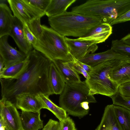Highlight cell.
I'll use <instances>...</instances> for the list:
<instances>
[{
    "label": "cell",
    "instance_id": "836d02e7",
    "mask_svg": "<svg viewBox=\"0 0 130 130\" xmlns=\"http://www.w3.org/2000/svg\"><path fill=\"white\" fill-rule=\"evenodd\" d=\"M130 21V10L113 21L110 25H112Z\"/></svg>",
    "mask_w": 130,
    "mask_h": 130
},
{
    "label": "cell",
    "instance_id": "2e32d148",
    "mask_svg": "<svg viewBox=\"0 0 130 130\" xmlns=\"http://www.w3.org/2000/svg\"><path fill=\"white\" fill-rule=\"evenodd\" d=\"M48 81L52 94H60L63 90L66 83L52 61L49 67Z\"/></svg>",
    "mask_w": 130,
    "mask_h": 130
},
{
    "label": "cell",
    "instance_id": "7402d4cb",
    "mask_svg": "<svg viewBox=\"0 0 130 130\" xmlns=\"http://www.w3.org/2000/svg\"><path fill=\"white\" fill-rule=\"evenodd\" d=\"M13 16L23 24L27 23L31 18L20 0H7Z\"/></svg>",
    "mask_w": 130,
    "mask_h": 130
},
{
    "label": "cell",
    "instance_id": "f1b7e54d",
    "mask_svg": "<svg viewBox=\"0 0 130 130\" xmlns=\"http://www.w3.org/2000/svg\"><path fill=\"white\" fill-rule=\"evenodd\" d=\"M95 130H111L108 112L105 109L101 121Z\"/></svg>",
    "mask_w": 130,
    "mask_h": 130
},
{
    "label": "cell",
    "instance_id": "9c48e42d",
    "mask_svg": "<svg viewBox=\"0 0 130 130\" xmlns=\"http://www.w3.org/2000/svg\"><path fill=\"white\" fill-rule=\"evenodd\" d=\"M8 36L5 35L0 38V56L5 61V65L4 68L24 60L27 55L13 47L9 44L8 42Z\"/></svg>",
    "mask_w": 130,
    "mask_h": 130
},
{
    "label": "cell",
    "instance_id": "1f68e13d",
    "mask_svg": "<svg viewBox=\"0 0 130 130\" xmlns=\"http://www.w3.org/2000/svg\"><path fill=\"white\" fill-rule=\"evenodd\" d=\"M29 4L38 9L45 12L51 0H26Z\"/></svg>",
    "mask_w": 130,
    "mask_h": 130
},
{
    "label": "cell",
    "instance_id": "4dcf8cb0",
    "mask_svg": "<svg viewBox=\"0 0 130 130\" xmlns=\"http://www.w3.org/2000/svg\"><path fill=\"white\" fill-rule=\"evenodd\" d=\"M23 30L25 37L28 41L32 46L35 45L38 39L31 31L26 23L23 24Z\"/></svg>",
    "mask_w": 130,
    "mask_h": 130
},
{
    "label": "cell",
    "instance_id": "484cf974",
    "mask_svg": "<svg viewBox=\"0 0 130 130\" xmlns=\"http://www.w3.org/2000/svg\"><path fill=\"white\" fill-rule=\"evenodd\" d=\"M41 18L31 19L27 23L29 29L37 39L41 36L43 31L41 24Z\"/></svg>",
    "mask_w": 130,
    "mask_h": 130
},
{
    "label": "cell",
    "instance_id": "5b68a950",
    "mask_svg": "<svg viewBox=\"0 0 130 130\" xmlns=\"http://www.w3.org/2000/svg\"><path fill=\"white\" fill-rule=\"evenodd\" d=\"M43 32L32 46L35 50L43 54L51 61L60 60L73 62L74 59L71 55L65 37L45 25H42Z\"/></svg>",
    "mask_w": 130,
    "mask_h": 130
},
{
    "label": "cell",
    "instance_id": "6da1fadb",
    "mask_svg": "<svg viewBox=\"0 0 130 130\" xmlns=\"http://www.w3.org/2000/svg\"><path fill=\"white\" fill-rule=\"evenodd\" d=\"M27 55L29 64L19 76L16 79H0L2 97L13 103L16 96L22 93L52 95L48 81V70L52 61L34 49Z\"/></svg>",
    "mask_w": 130,
    "mask_h": 130
},
{
    "label": "cell",
    "instance_id": "8fae6325",
    "mask_svg": "<svg viewBox=\"0 0 130 130\" xmlns=\"http://www.w3.org/2000/svg\"><path fill=\"white\" fill-rule=\"evenodd\" d=\"M130 60L128 56L116 52L111 49L104 52L89 54L83 59L78 60L91 67L110 60Z\"/></svg>",
    "mask_w": 130,
    "mask_h": 130
},
{
    "label": "cell",
    "instance_id": "f35d334b",
    "mask_svg": "<svg viewBox=\"0 0 130 130\" xmlns=\"http://www.w3.org/2000/svg\"><path fill=\"white\" fill-rule=\"evenodd\" d=\"M5 63L1 57L0 56V72L3 70L5 67Z\"/></svg>",
    "mask_w": 130,
    "mask_h": 130
},
{
    "label": "cell",
    "instance_id": "ac0fdd59",
    "mask_svg": "<svg viewBox=\"0 0 130 130\" xmlns=\"http://www.w3.org/2000/svg\"><path fill=\"white\" fill-rule=\"evenodd\" d=\"M29 62L27 55L24 60L17 62L5 68L0 72V79H16L26 69Z\"/></svg>",
    "mask_w": 130,
    "mask_h": 130
},
{
    "label": "cell",
    "instance_id": "e0dca14e",
    "mask_svg": "<svg viewBox=\"0 0 130 130\" xmlns=\"http://www.w3.org/2000/svg\"><path fill=\"white\" fill-rule=\"evenodd\" d=\"M21 119L23 130H38L43 128V121L40 118V112L22 111Z\"/></svg>",
    "mask_w": 130,
    "mask_h": 130
},
{
    "label": "cell",
    "instance_id": "3957f363",
    "mask_svg": "<svg viewBox=\"0 0 130 130\" xmlns=\"http://www.w3.org/2000/svg\"><path fill=\"white\" fill-rule=\"evenodd\" d=\"M90 90L85 81L66 83L63 90L60 94V106L69 115L79 118H83L89 112L83 107L84 102H97L94 95L90 93Z\"/></svg>",
    "mask_w": 130,
    "mask_h": 130
},
{
    "label": "cell",
    "instance_id": "d590c367",
    "mask_svg": "<svg viewBox=\"0 0 130 130\" xmlns=\"http://www.w3.org/2000/svg\"><path fill=\"white\" fill-rule=\"evenodd\" d=\"M72 64L73 68L78 73L82 74L86 79L89 78V74L78 64L76 60L74 59Z\"/></svg>",
    "mask_w": 130,
    "mask_h": 130
},
{
    "label": "cell",
    "instance_id": "e575fe53",
    "mask_svg": "<svg viewBox=\"0 0 130 130\" xmlns=\"http://www.w3.org/2000/svg\"><path fill=\"white\" fill-rule=\"evenodd\" d=\"M42 130H60L59 123L50 119Z\"/></svg>",
    "mask_w": 130,
    "mask_h": 130
},
{
    "label": "cell",
    "instance_id": "4316f807",
    "mask_svg": "<svg viewBox=\"0 0 130 130\" xmlns=\"http://www.w3.org/2000/svg\"><path fill=\"white\" fill-rule=\"evenodd\" d=\"M30 15L31 19L41 18L45 15V12L34 7L29 3L26 0H20Z\"/></svg>",
    "mask_w": 130,
    "mask_h": 130
},
{
    "label": "cell",
    "instance_id": "8992f818",
    "mask_svg": "<svg viewBox=\"0 0 130 130\" xmlns=\"http://www.w3.org/2000/svg\"><path fill=\"white\" fill-rule=\"evenodd\" d=\"M121 61L109 60L92 67L89 78L85 81L90 89V94L110 97L117 92L119 86L110 79L109 73L110 69Z\"/></svg>",
    "mask_w": 130,
    "mask_h": 130
},
{
    "label": "cell",
    "instance_id": "d6a6232c",
    "mask_svg": "<svg viewBox=\"0 0 130 130\" xmlns=\"http://www.w3.org/2000/svg\"><path fill=\"white\" fill-rule=\"evenodd\" d=\"M118 91L123 96L130 97V82L124 83L120 85Z\"/></svg>",
    "mask_w": 130,
    "mask_h": 130
},
{
    "label": "cell",
    "instance_id": "44dd1931",
    "mask_svg": "<svg viewBox=\"0 0 130 130\" xmlns=\"http://www.w3.org/2000/svg\"><path fill=\"white\" fill-rule=\"evenodd\" d=\"M76 0H51L46 10L45 15L48 18L60 15L66 11L67 8Z\"/></svg>",
    "mask_w": 130,
    "mask_h": 130
},
{
    "label": "cell",
    "instance_id": "83f0119b",
    "mask_svg": "<svg viewBox=\"0 0 130 130\" xmlns=\"http://www.w3.org/2000/svg\"><path fill=\"white\" fill-rule=\"evenodd\" d=\"M114 106L113 104L106 106L108 111L111 130H121L115 113Z\"/></svg>",
    "mask_w": 130,
    "mask_h": 130
},
{
    "label": "cell",
    "instance_id": "d4e9b609",
    "mask_svg": "<svg viewBox=\"0 0 130 130\" xmlns=\"http://www.w3.org/2000/svg\"><path fill=\"white\" fill-rule=\"evenodd\" d=\"M110 97L113 104L121 106L130 111V97L123 96L117 91Z\"/></svg>",
    "mask_w": 130,
    "mask_h": 130
},
{
    "label": "cell",
    "instance_id": "603a6c76",
    "mask_svg": "<svg viewBox=\"0 0 130 130\" xmlns=\"http://www.w3.org/2000/svg\"><path fill=\"white\" fill-rule=\"evenodd\" d=\"M115 113L121 130H130V111L114 105Z\"/></svg>",
    "mask_w": 130,
    "mask_h": 130
},
{
    "label": "cell",
    "instance_id": "5bb4252c",
    "mask_svg": "<svg viewBox=\"0 0 130 130\" xmlns=\"http://www.w3.org/2000/svg\"><path fill=\"white\" fill-rule=\"evenodd\" d=\"M110 79L119 86L130 82V60L122 61L110 70Z\"/></svg>",
    "mask_w": 130,
    "mask_h": 130
},
{
    "label": "cell",
    "instance_id": "277c9868",
    "mask_svg": "<svg viewBox=\"0 0 130 130\" xmlns=\"http://www.w3.org/2000/svg\"><path fill=\"white\" fill-rule=\"evenodd\" d=\"M130 10V0H89L73 7L72 12L101 18L110 24Z\"/></svg>",
    "mask_w": 130,
    "mask_h": 130
},
{
    "label": "cell",
    "instance_id": "ffe728a7",
    "mask_svg": "<svg viewBox=\"0 0 130 130\" xmlns=\"http://www.w3.org/2000/svg\"><path fill=\"white\" fill-rule=\"evenodd\" d=\"M49 96L41 93L36 95V97L42 104L43 108L47 109L50 111L59 121L66 118L67 116L66 110L54 104L49 99Z\"/></svg>",
    "mask_w": 130,
    "mask_h": 130
},
{
    "label": "cell",
    "instance_id": "52a82bcc",
    "mask_svg": "<svg viewBox=\"0 0 130 130\" xmlns=\"http://www.w3.org/2000/svg\"><path fill=\"white\" fill-rule=\"evenodd\" d=\"M0 115L8 130H23L15 105L4 97L0 101Z\"/></svg>",
    "mask_w": 130,
    "mask_h": 130
},
{
    "label": "cell",
    "instance_id": "30bf717a",
    "mask_svg": "<svg viewBox=\"0 0 130 130\" xmlns=\"http://www.w3.org/2000/svg\"><path fill=\"white\" fill-rule=\"evenodd\" d=\"M23 26V24L13 15L9 35L13 38L20 51L27 55L33 48L25 37Z\"/></svg>",
    "mask_w": 130,
    "mask_h": 130
},
{
    "label": "cell",
    "instance_id": "7c38bea8",
    "mask_svg": "<svg viewBox=\"0 0 130 130\" xmlns=\"http://www.w3.org/2000/svg\"><path fill=\"white\" fill-rule=\"evenodd\" d=\"M110 24L102 23L94 27L87 34L77 39L93 42L95 44L104 42L112 33Z\"/></svg>",
    "mask_w": 130,
    "mask_h": 130
},
{
    "label": "cell",
    "instance_id": "7a4b0ae2",
    "mask_svg": "<svg viewBox=\"0 0 130 130\" xmlns=\"http://www.w3.org/2000/svg\"><path fill=\"white\" fill-rule=\"evenodd\" d=\"M51 28L64 37H82L96 26L104 23L101 18L72 11L48 18Z\"/></svg>",
    "mask_w": 130,
    "mask_h": 130
},
{
    "label": "cell",
    "instance_id": "cb8c5ba5",
    "mask_svg": "<svg viewBox=\"0 0 130 130\" xmlns=\"http://www.w3.org/2000/svg\"><path fill=\"white\" fill-rule=\"evenodd\" d=\"M110 49L120 54L127 56L130 58V46L123 42L120 40H113Z\"/></svg>",
    "mask_w": 130,
    "mask_h": 130
},
{
    "label": "cell",
    "instance_id": "d6986e66",
    "mask_svg": "<svg viewBox=\"0 0 130 130\" xmlns=\"http://www.w3.org/2000/svg\"><path fill=\"white\" fill-rule=\"evenodd\" d=\"M13 15L10 8L5 3L0 4V38L9 35L10 31Z\"/></svg>",
    "mask_w": 130,
    "mask_h": 130
},
{
    "label": "cell",
    "instance_id": "4fadbf2b",
    "mask_svg": "<svg viewBox=\"0 0 130 130\" xmlns=\"http://www.w3.org/2000/svg\"><path fill=\"white\" fill-rule=\"evenodd\" d=\"M36 95L23 93L17 95L15 98V105L22 111L40 112L43 108L42 104L36 97Z\"/></svg>",
    "mask_w": 130,
    "mask_h": 130
},
{
    "label": "cell",
    "instance_id": "f546056e",
    "mask_svg": "<svg viewBox=\"0 0 130 130\" xmlns=\"http://www.w3.org/2000/svg\"><path fill=\"white\" fill-rule=\"evenodd\" d=\"M59 122L60 130H77L73 121L69 117Z\"/></svg>",
    "mask_w": 130,
    "mask_h": 130
},
{
    "label": "cell",
    "instance_id": "ab89813d",
    "mask_svg": "<svg viewBox=\"0 0 130 130\" xmlns=\"http://www.w3.org/2000/svg\"><path fill=\"white\" fill-rule=\"evenodd\" d=\"M0 130H8L1 118L0 120Z\"/></svg>",
    "mask_w": 130,
    "mask_h": 130
},
{
    "label": "cell",
    "instance_id": "9a60e30c",
    "mask_svg": "<svg viewBox=\"0 0 130 130\" xmlns=\"http://www.w3.org/2000/svg\"><path fill=\"white\" fill-rule=\"evenodd\" d=\"M66 83H73L80 82L78 73L73 68L72 63L60 60L52 61Z\"/></svg>",
    "mask_w": 130,
    "mask_h": 130
},
{
    "label": "cell",
    "instance_id": "ba28073f",
    "mask_svg": "<svg viewBox=\"0 0 130 130\" xmlns=\"http://www.w3.org/2000/svg\"><path fill=\"white\" fill-rule=\"evenodd\" d=\"M65 38L71 55L77 60L83 59L90 53H94L98 48L97 44L91 42L72 39L66 37Z\"/></svg>",
    "mask_w": 130,
    "mask_h": 130
},
{
    "label": "cell",
    "instance_id": "8d00e7d4",
    "mask_svg": "<svg viewBox=\"0 0 130 130\" xmlns=\"http://www.w3.org/2000/svg\"><path fill=\"white\" fill-rule=\"evenodd\" d=\"M76 61L78 64L89 74L91 71L92 67L81 62L78 60H76Z\"/></svg>",
    "mask_w": 130,
    "mask_h": 130
},
{
    "label": "cell",
    "instance_id": "74e56055",
    "mask_svg": "<svg viewBox=\"0 0 130 130\" xmlns=\"http://www.w3.org/2000/svg\"><path fill=\"white\" fill-rule=\"evenodd\" d=\"M123 42L130 46V33L120 40Z\"/></svg>",
    "mask_w": 130,
    "mask_h": 130
}]
</instances>
